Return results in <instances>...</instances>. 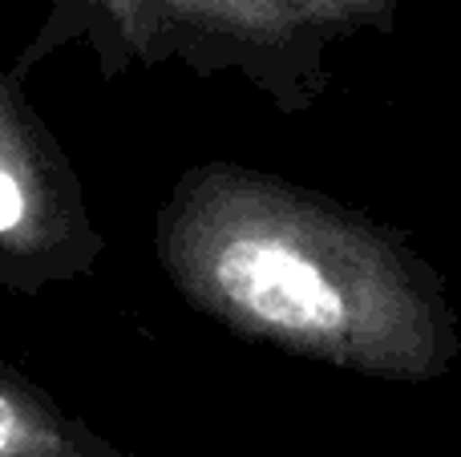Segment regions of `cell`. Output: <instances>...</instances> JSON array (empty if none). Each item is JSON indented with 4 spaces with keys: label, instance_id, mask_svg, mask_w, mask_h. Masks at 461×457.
<instances>
[{
    "label": "cell",
    "instance_id": "obj_5",
    "mask_svg": "<svg viewBox=\"0 0 461 457\" xmlns=\"http://www.w3.org/2000/svg\"><path fill=\"white\" fill-rule=\"evenodd\" d=\"M49 13L45 21L37 24V32L29 37V45L21 49L13 73L16 77H29L45 57H53L57 49L65 45H89L102 65V77H122V57L118 45H113L110 32V16H105V0H45Z\"/></svg>",
    "mask_w": 461,
    "mask_h": 457
},
{
    "label": "cell",
    "instance_id": "obj_4",
    "mask_svg": "<svg viewBox=\"0 0 461 457\" xmlns=\"http://www.w3.org/2000/svg\"><path fill=\"white\" fill-rule=\"evenodd\" d=\"M0 457H105V445L0 353Z\"/></svg>",
    "mask_w": 461,
    "mask_h": 457
},
{
    "label": "cell",
    "instance_id": "obj_2",
    "mask_svg": "<svg viewBox=\"0 0 461 457\" xmlns=\"http://www.w3.org/2000/svg\"><path fill=\"white\" fill-rule=\"evenodd\" d=\"M405 0H105L122 69L186 65L235 73L295 118L332 89L328 53L360 32H393Z\"/></svg>",
    "mask_w": 461,
    "mask_h": 457
},
{
    "label": "cell",
    "instance_id": "obj_1",
    "mask_svg": "<svg viewBox=\"0 0 461 457\" xmlns=\"http://www.w3.org/2000/svg\"><path fill=\"white\" fill-rule=\"evenodd\" d=\"M154 255L191 312L230 336L425 385L461 361L446 275L401 227L247 162H194L154 211Z\"/></svg>",
    "mask_w": 461,
    "mask_h": 457
},
{
    "label": "cell",
    "instance_id": "obj_3",
    "mask_svg": "<svg viewBox=\"0 0 461 457\" xmlns=\"http://www.w3.org/2000/svg\"><path fill=\"white\" fill-rule=\"evenodd\" d=\"M105 255L69 154L16 73H0V288L41 296L94 275Z\"/></svg>",
    "mask_w": 461,
    "mask_h": 457
}]
</instances>
